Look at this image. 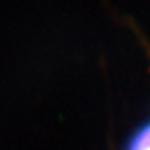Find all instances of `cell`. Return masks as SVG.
I'll return each instance as SVG.
<instances>
[{
	"instance_id": "1",
	"label": "cell",
	"mask_w": 150,
	"mask_h": 150,
	"mask_svg": "<svg viewBox=\"0 0 150 150\" xmlns=\"http://www.w3.org/2000/svg\"><path fill=\"white\" fill-rule=\"evenodd\" d=\"M123 150H150V118L131 133Z\"/></svg>"
}]
</instances>
